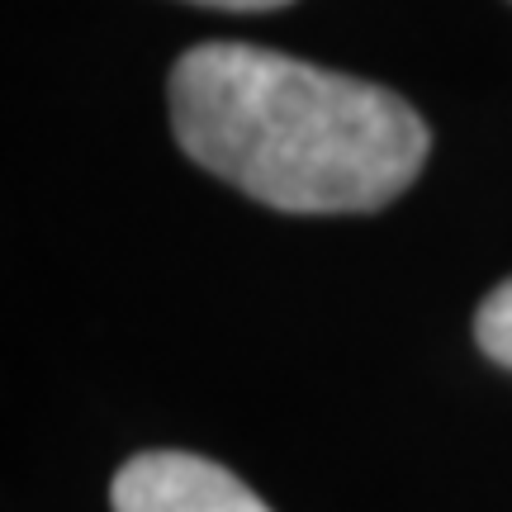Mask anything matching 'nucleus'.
<instances>
[{"instance_id":"1","label":"nucleus","mask_w":512,"mask_h":512,"mask_svg":"<svg viewBox=\"0 0 512 512\" xmlns=\"http://www.w3.org/2000/svg\"><path fill=\"white\" fill-rule=\"evenodd\" d=\"M166 110L190 162L280 214H375L432 147L403 95L252 43L190 48Z\"/></svg>"},{"instance_id":"2","label":"nucleus","mask_w":512,"mask_h":512,"mask_svg":"<svg viewBox=\"0 0 512 512\" xmlns=\"http://www.w3.org/2000/svg\"><path fill=\"white\" fill-rule=\"evenodd\" d=\"M114 512H271L233 470L190 451H143L110 484Z\"/></svg>"},{"instance_id":"3","label":"nucleus","mask_w":512,"mask_h":512,"mask_svg":"<svg viewBox=\"0 0 512 512\" xmlns=\"http://www.w3.org/2000/svg\"><path fill=\"white\" fill-rule=\"evenodd\" d=\"M475 342L484 347L489 361L512 370V280H503L498 290H489V299L475 313Z\"/></svg>"},{"instance_id":"4","label":"nucleus","mask_w":512,"mask_h":512,"mask_svg":"<svg viewBox=\"0 0 512 512\" xmlns=\"http://www.w3.org/2000/svg\"><path fill=\"white\" fill-rule=\"evenodd\" d=\"M195 5H214V10H280L290 0H195Z\"/></svg>"}]
</instances>
